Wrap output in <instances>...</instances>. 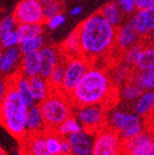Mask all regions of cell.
<instances>
[{"mask_svg":"<svg viewBox=\"0 0 154 155\" xmlns=\"http://www.w3.org/2000/svg\"><path fill=\"white\" fill-rule=\"evenodd\" d=\"M148 129H150L152 133V137H153V142H154V124H151V125H149L147 127Z\"/></svg>","mask_w":154,"mask_h":155,"instance_id":"44","label":"cell"},{"mask_svg":"<svg viewBox=\"0 0 154 155\" xmlns=\"http://www.w3.org/2000/svg\"><path fill=\"white\" fill-rule=\"evenodd\" d=\"M93 155H123V140L106 126L96 133Z\"/></svg>","mask_w":154,"mask_h":155,"instance_id":"8","label":"cell"},{"mask_svg":"<svg viewBox=\"0 0 154 155\" xmlns=\"http://www.w3.org/2000/svg\"><path fill=\"white\" fill-rule=\"evenodd\" d=\"M134 72V68L128 66L127 64H125L123 61H119L116 64V68L113 69V71L110 73L112 80H113L114 84L116 86H122L124 83H126L130 78L132 74Z\"/></svg>","mask_w":154,"mask_h":155,"instance_id":"26","label":"cell"},{"mask_svg":"<svg viewBox=\"0 0 154 155\" xmlns=\"http://www.w3.org/2000/svg\"><path fill=\"white\" fill-rule=\"evenodd\" d=\"M13 16L18 24H44L43 5L41 0H19L15 7Z\"/></svg>","mask_w":154,"mask_h":155,"instance_id":"9","label":"cell"},{"mask_svg":"<svg viewBox=\"0 0 154 155\" xmlns=\"http://www.w3.org/2000/svg\"><path fill=\"white\" fill-rule=\"evenodd\" d=\"M100 14L108 21L109 23L116 26L118 28L120 25H122L123 22V16H124V12L119 5L116 1H110L104 5L100 9L98 10Z\"/></svg>","mask_w":154,"mask_h":155,"instance_id":"23","label":"cell"},{"mask_svg":"<svg viewBox=\"0 0 154 155\" xmlns=\"http://www.w3.org/2000/svg\"><path fill=\"white\" fill-rule=\"evenodd\" d=\"M71 153V148H70L69 141L67 140V138H63L62 141V155H67Z\"/></svg>","mask_w":154,"mask_h":155,"instance_id":"40","label":"cell"},{"mask_svg":"<svg viewBox=\"0 0 154 155\" xmlns=\"http://www.w3.org/2000/svg\"><path fill=\"white\" fill-rule=\"evenodd\" d=\"M116 2L119 3V5L125 14H132L137 9L136 0H116Z\"/></svg>","mask_w":154,"mask_h":155,"instance_id":"38","label":"cell"},{"mask_svg":"<svg viewBox=\"0 0 154 155\" xmlns=\"http://www.w3.org/2000/svg\"><path fill=\"white\" fill-rule=\"evenodd\" d=\"M130 79L136 81L143 91H154V69H149V70L134 69Z\"/></svg>","mask_w":154,"mask_h":155,"instance_id":"27","label":"cell"},{"mask_svg":"<svg viewBox=\"0 0 154 155\" xmlns=\"http://www.w3.org/2000/svg\"><path fill=\"white\" fill-rule=\"evenodd\" d=\"M41 56L40 51L29 53L23 56L22 63L19 66V72L27 78H32L40 74Z\"/></svg>","mask_w":154,"mask_h":155,"instance_id":"18","label":"cell"},{"mask_svg":"<svg viewBox=\"0 0 154 155\" xmlns=\"http://www.w3.org/2000/svg\"><path fill=\"white\" fill-rule=\"evenodd\" d=\"M0 40H1V48H14V46L19 45L21 43L17 30H12V31L0 35Z\"/></svg>","mask_w":154,"mask_h":155,"instance_id":"35","label":"cell"},{"mask_svg":"<svg viewBox=\"0 0 154 155\" xmlns=\"http://www.w3.org/2000/svg\"><path fill=\"white\" fill-rule=\"evenodd\" d=\"M132 111L147 121L154 113V91H145L132 104Z\"/></svg>","mask_w":154,"mask_h":155,"instance_id":"17","label":"cell"},{"mask_svg":"<svg viewBox=\"0 0 154 155\" xmlns=\"http://www.w3.org/2000/svg\"><path fill=\"white\" fill-rule=\"evenodd\" d=\"M0 155H7L5 154V152L3 150H1V152H0Z\"/></svg>","mask_w":154,"mask_h":155,"instance_id":"45","label":"cell"},{"mask_svg":"<svg viewBox=\"0 0 154 155\" xmlns=\"http://www.w3.org/2000/svg\"><path fill=\"white\" fill-rule=\"evenodd\" d=\"M91 66L92 64L83 55L65 58V79L60 91L69 96Z\"/></svg>","mask_w":154,"mask_h":155,"instance_id":"7","label":"cell"},{"mask_svg":"<svg viewBox=\"0 0 154 155\" xmlns=\"http://www.w3.org/2000/svg\"><path fill=\"white\" fill-rule=\"evenodd\" d=\"M137 10H145L154 7V0H136Z\"/></svg>","mask_w":154,"mask_h":155,"instance_id":"39","label":"cell"},{"mask_svg":"<svg viewBox=\"0 0 154 155\" xmlns=\"http://www.w3.org/2000/svg\"><path fill=\"white\" fill-rule=\"evenodd\" d=\"M67 155H73V154H71V153H70V154H67Z\"/></svg>","mask_w":154,"mask_h":155,"instance_id":"48","label":"cell"},{"mask_svg":"<svg viewBox=\"0 0 154 155\" xmlns=\"http://www.w3.org/2000/svg\"><path fill=\"white\" fill-rule=\"evenodd\" d=\"M64 79H65V57L63 56V59L56 66V68L54 69V71L52 72V74L48 80L52 90L60 91Z\"/></svg>","mask_w":154,"mask_h":155,"instance_id":"31","label":"cell"},{"mask_svg":"<svg viewBox=\"0 0 154 155\" xmlns=\"http://www.w3.org/2000/svg\"><path fill=\"white\" fill-rule=\"evenodd\" d=\"M145 92V91L142 90V87L138 84L136 81H134L132 79H129L126 83L121 86V90H120V97L122 99H124L125 101L127 102H134L141 96L142 93Z\"/></svg>","mask_w":154,"mask_h":155,"instance_id":"24","label":"cell"},{"mask_svg":"<svg viewBox=\"0 0 154 155\" xmlns=\"http://www.w3.org/2000/svg\"><path fill=\"white\" fill-rule=\"evenodd\" d=\"M59 50L62 55L65 58L75 57V56L82 55V48L81 42H80V37L78 34L77 29H75L67 38L60 44Z\"/></svg>","mask_w":154,"mask_h":155,"instance_id":"20","label":"cell"},{"mask_svg":"<svg viewBox=\"0 0 154 155\" xmlns=\"http://www.w3.org/2000/svg\"><path fill=\"white\" fill-rule=\"evenodd\" d=\"M42 5H43L44 16H45L46 21L51 17H53L54 15L62 13L64 9V3L59 0H51V1L43 2Z\"/></svg>","mask_w":154,"mask_h":155,"instance_id":"34","label":"cell"},{"mask_svg":"<svg viewBox=\"0 0 154 155\" xmlns=\"http://www.w3.org/2000/svg\"><path fill=\"white\" fill-rule=\"evenodd\" d=\"M17 26H18V23L16 22L13 14L3 17L2 21H1V24H0V35L12 31V30H16Z\"/></svg>","mask_w":154,"mask_h":155,"instance_id":"36","label":"cell"},{"mask_svg":"<svg viewBox=\"0 0 154 155\" xmlns=\"http://www.w3.org/2000/svg\"><path fill=\"white\" fill-rule=\"evenodd\" d=\"M107 126L116 131L123 141L128 140L147 129V123L141 116L134 111L129 112L119 108L108 110Z\"/></svg>","mask_w":154,"mask_h":155,"instance_id":"5","label":"cell"},{"mask_svg":"<svg viewBox=\"0 0 154 155\" xmlns=\"http://www.w3.org/2000/svg\"><path fill=\"white\" fill-rule=\"evenodd\" d=\"M143 41V38L138 34L132 21L124 23L116 28V50L114 54H119L122 58L124 52L136 44Z\"/></svg>","mask_w":154,"mask_h":155,"instance_id":"11","label":"cell"},{"mask_svg":"<svg viewBox=\"0 0 154 155\" xmlns=\"http://www.w3.org/2000/svg\"><path fill=\"white\" fill-rule=\"evenodd\" d=\"M5 80L8 88L5 94L1 97V123L10 135L22 141L27 136L29 107L19 95L12 77L9 75Z\"/></svg>","mask_w":154,"mask_h":155,"instance_id":"3","label":"cell"},{"mask_svg":"<svg viewBox=\"0 0 154 155\" xmlns=\"http://www.w3.org/2000/svg\"><path fill=\"white\" fill-rule=\"evenodd\" d=\"M11 77H12V80L15 84V87H16L17 91H18L19 95L22 96L23 100L27 104V106L30 108V107L37 104L36 100H35V98H34V95H32V92L29 78L23 75L19 71L14 73V74H12Z\"/></svg>","mask_w":154,"mask_h":155,"instance_id":"19","label":"cell"},{"mask_svg":"<svg viewBox=\"0 0 154 155\" xmlns=\"http://www.w3.org/2000/svg\"><path fill=\"white\" fill-rule=\"evenodd\" d=\"M46 131V130H45ZM45 131L37 134H27L21 141V154L43 155L46 153Z\"/></svg>","mask_w":154,"mask_h":155,"instance_id":"16","label":"cell"},{"mask_svg":"<svg viewBox=\"0 0 154 155\" xmlns=\"http://www.w3.org/2000/svg\"><path fill=\"white\" fill-rule=\"evenodd\" d=\"M63 138L60 135H58L55 130L45 131V147L46 153L50 155H62V141Z\"/></svg>","mask_w":154,"mask_h":155,"instance_id":"28","label":"cell"},{"mask_svg":"<svg viewBox=\"0 0 154 155\" xmlns=\"http://www.w3.org/2000/svg\"><path fill=\"white\" fill-rule=\"evenodd\" d=\"M119 96V87L110 72L99 65H92L69 98L75 107L104 104L109 108Z\"/></svg>","mask_w":154,"mask_h":155,"instance_id":"2","label":"cell"},{"mask_svg":"<svg viewBox=\"0 0 154 155\" xmlns=\"http://www.w3.org/2000/svg\"><path fill=\"white\" fill-rule=\"evenodd\" d=\"M146 123H147V127L149 125H151V124H154V113H153V115H152L149 120H147V121H146Z\"/></svg>","mask_w":154,"mask_h":155,"instance_id":"43","label":"cell"},{"mask_svg":"<svg viewBox=\"0 0 154 155\" xmlns=\"http://www.w3.org/2000/svg\"><path fill=\"white\" fill-rule=\"evenodd\" d=\"M26 155H32V154H26ZM43 155H50V154H48V153H45V154H43Z\"/></svg>","mask_w":154,"mask_h":155,"instance_id":"47","label":"cell"},{"mask_svg":"<svg viewBox=\"0 0 154 155\" xmlns=\"http://www.w3.org/2000/svg\"><path fill=\"white\" fill-rule=\"evenodd\" d=\"M65 22H66L65 15L63 13H59V14H56L53 17L49 18L45 24L48 26V28H50L51 30H55V29L59 28L60 26H63Z\"/></svg>","mask_w":154,"mask_h":155,"instance_id":"37","label":"cell"},{"mask_svg":"<svg viewBox=\"0 0 154 155\" xmlns=\"http://www.w3.org/2000/svg\"><path fill=\"white\" fill-rule=\"evenodd\" d=\"M46 1H51V0H41V2L43 3V2H46Z\"/></svg>","mask_w":154,"mask_h":155,"instance_id":"46","label":"cell"},{"mask_svg":"<svg viewBox=\"0 0 154 155\" xmlns=\"http://www.w3.org/2000/svg\"><path fill=\"white\" fill-rule=\"evenodd\" d=\"M16 30L18 34L19 40L22 42L27 39L42 36L44 28L43 24H18Z\"/></svg>","mask_w":154,"mask_h":155,"instance_id":"29","label":"cell"},{"mask_svg":"<svg viewBox=\"0 0 154 155\" xmlns=\"http://www.w3.org/2000/svg\"><path fill=\"white\" fill-rule=\"evenodd\" d=\"M149 69H154V45L145 42V45L142 48V51L135 65V70Z\"/></svg>","mask_w":154,"mask_h":155,"instance_id":"25","label":"cell"},{"mask_svg":"<svg viewBox=\"0 0 154 155\" xmlns=\"http://www.w3.org/2000/svg\"><path fill=\"white\" fill-rule=\"evenodd\" d=\"M29 81H30V87H32V95H34V98L37 104L45 99L46 97L50 95V93L53 91L50 83H49L48 79H45V78H43L40 74L30 78Z\"/></svg>","mask_w":154,"mask_h":155,"instance_id":"22","label":"cell"},{"mask_svg":"<svg viewBox=\"0 0 154 155\" xmlns=\"http://www.w3.org/2000/svg\"><path fill=\"white\" fill-rule=\"evenodd\" d=\"M75 29L80 37L82 55L92 65L110 59L114 55L116 27L109 23L99 11L86 17Z\"/></svg>","mask_w":154,"mask_h":155,"instance_id":"1","label":"cell"},{"mask_svg":"<svg viewBox=\"0 0 154 155\" xmlns=\"http://www.w3.org/2000/svg\"><path fill=\"white\" fill-rule=\"evenodd\" d=\"M143 45H145V41H141L140 43L136 44V45L128 48L127 51L123 53L121 61H123L125 64H127L128 66H130V67H132L135 69V65H136V63H137L138 57H139L140 53H141Z\"/></svg>","mask_w":154,"mask_h":155,"instance_id":"33","label":"cell"},{"mask_svg":"<svg viewBox=\"0 0 154 155\" xmlns=\"http://www.w3.org/2000/svg\"><path fill=\"white\" fill-rule=\"evenodd\" d=\"M82 10H83V8L81 5H77V7H75L70 11V14L72 15V16H78V15H80L82 13Z\"/></svg>","mask_w":154,"mask_h":155,"instance_id":"41","label":"cell"},{"mask_svg":"<svg viewBox=\"0 0 154 155\" xmlns=\"http://www.w3.org/2000/svg\"><path fill=\"white\" fill-rule=\"evenodd\" d=\"M132 23L138 34L146 39L154 30V7L138 10L132 17Z\"/></svg>","mask_w":154,"mask_h":155,"instance_id":"15","label":"cell"},{"mask_svg":"<svg viewBox=\"0 0 154 155\" xmlns=\"http://www.w3.org/2000/svg\"><path fill=\"white\" fill-rule=\"evenodd\" d=\"M45 45L44 44V38L42 36L36 37V38L27 39L19 43V48L24 55L34 52H39L41 48Z\"/></svg>","mask_w":154,"mask_h":155,"instance_id":"32","label":"cell"},{"mask_svg":"<svg viewBox=\"0 0 154 155\" xmlns=\"http://www.w3.org/2000/svg\"><path fill=\"white\" fill-rule=\"evenodd\" d=\"M41 56V70L40 75L49 79L56 68V66L63 59L59 46L56 45H44L40 50Z\"/></svg>","mask_w":154,"mask_h":155,"instance_id":"13","label":"cell"},{"mask_svg":"<svg viewBox=\"0 0 154 155\" xmlns=\"http://www.w3.org/2000/svg\"><path fill=\"white\" fill-rule=\"evenodd\" d=\"M45 130L46 126L39 104L30 107L27 116V134H37Z\"/></svg>","mask_w":154,"mask_h":155,"instance_id":"21","label":"cell"},{"mask_svg":"<svg viewBox=\"0 0 154 155\" xmlns=\"http://www.w3.org/2000/svg\"><path fill=\"white\" fill-rule=\"evenodd\" d=\"M46 129L55 130L64 121L73 114L72 101L62 91L53 90L45 99L39 102Z\"/></svg>","mask_w":154,"mask_h":155,"instance_id":"4","label":"cell"},{"mask_svg":"<svg viewBox=\"0 0 154 155\" xmlns=\"http://www.w3.org/2000/svg\"><path fill=\"white\" fill-rule=\"evenodd\" d=\"M96 134L82 129L75 134L66 137L69 141L71 154L73 155H93Z\"/></svg>","mask_w":154,"mask_h":155,"instance_id":"12","label":"cell"},{"mask_svg":"<svg viewBox=\"0 0 154 155\" xmlns=\"http://www.w3.org/2000/svg\"><path fill=\"white\" fill-rule=\"evenodd\" d=\"M109 108L104 104L78 106L73 109V115L82 124L83 128L96 134L107 126V114Z\"/></svg>","mask_w":154,"mask_h":155,"instance_id":"6","label":"cell"},{"mask_svg":"<svg viewBox=\"0 0 154 155\" xmlns=\"http://www.w3.org/2000/svg\"><path fill=\"white\" fill-rule=\"evenodd\" d=\"M82 129H84V128H83V126L80 123L79 120H78L75 115H71L70 117H68L66 121H64L63 123L60 124L57 128L55 129V131L58 135L62 136V137L66 138V137L72 135V134L81 131Z\"/></svg>","mask_w":154,"mask_h":155,"instance_id":"30","label":"cell"},{"mask_svg":"<svg viewBox=\"0 0 154 155\" xmlns=\"http://www.w3.org/2000/svg\"><path fill=\"white\" fill-rule=\"evenodd\" d=\"M23 56L19 46L10 48H2L0 55V69L3 74L12 75L19 71V66L22 63Z\"/></svg>","mask_w":154,"mask_h":155,"instance_id":"14","label":"cell"},{"mask_svg":"<svg viewBox=\"0 0 154 155\" xmlns=\"http://www.w3.org/2000/svg\"><path fill=\"white\" fill-rule=\"evenodd\" d=\"M123 155H154V142L150 129L123 141Z\"/></svg>","mask_w":154,"mask_h":155,"instance_id":"10","label":"cell"},{"mask_svg":"<svg viewBox=\"0 0 154 155\" xmlns=\"http://www.w3.org/2000/svg\"><path fill=\"white\" fill-rule=\"evenodd\" d=\"M145 40V42H147V43L149 44H152V45H154V30L151 32V34L149 35V36L147 37L146 39H143Z\"/></svg>","mask_w":154,"mask_h":155,"instance_id":"42","label":"cell"}]
</instances>
